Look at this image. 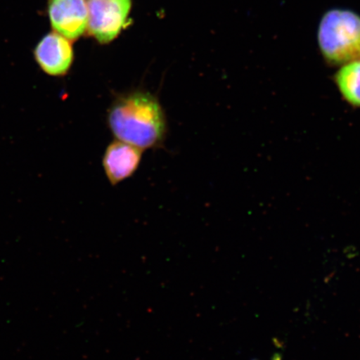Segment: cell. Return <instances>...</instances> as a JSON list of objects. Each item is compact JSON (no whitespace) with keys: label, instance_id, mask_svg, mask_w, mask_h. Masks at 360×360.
Listing matches in <instances>:
<instances>
[{"label":"cell","instance_id":"1","mask_svg":"<svg viewBox=\"0 0 360 360\" xmlns=\"http://www.w3.org/2000/svg\"><path fill=\"white\" fill-rule=\"evenodd\" d=\"M107 120L116 139L142 150L160 147L167 134L163 107L154 94L143 90L117 96L108 110Z\"/></svg>","mask_w":360,"mask_h":360},{"label":"cell","instance_id":"5","mask_svg":"<svg viewBox=\"0 0 360 360\" xmlns=\"http://www.w3.org/2000/svg\"><path fill=\"white\" fill-rule=\"evenodd\" d=\"M48 13L55 32L68 39H77L87 30V0H48Z\"/></svg>","mask_w":360,"mask_h":360},{"label":"cell","instance_id":"7","mask_svg":"<svg viewBox=\"0 0 360 360\" xmlns=\"http://www.w3.org/2000/svg\"><path fill=\"white\" fill-rule=\"evenodd\" d=\"M335 81L345 101L350 105L360 108V60L342 65Z\"/></svg>","mask_w":360,"mask_h":360},{"label":"cell","instance_id":"3","mask_svg":"<svg viewBox=\"0 0 360 360\" xmlns=\"http://www.w3.org/2000/svg\"><path fill=\"white\" fill-rule=\"evenodd\" d=\"M87 7L88 32L98 42L108 44L124 28L131 0H87Z\"/></svg>","mask_w":360,"mask_h":360},{"label":"cell","instance_id":"2","mask_svg":"<svg viewBox=\"0 0 360 360\" xmlns=\"http://www.w3.org/2000/svg\"><path fill=\"white\" fill-rule=\"evenodd\" d=\"M319 49L325 60L344 65L360 60V16L349 10L335 8L323 15L318 29Z\"/></svg>","mask_w":360,"mask_h":360},{"label":"cell","instance_id":"6","mask_svg":"<svg viewBox=\"0 0 360 360\" xmlns=\"http://www.w3.org/2000/svg\"><path fill=\"white\" fill-rule=\"evenodd\" d=\"M143 150L129 143L112 141L103 156V168L111 186L124 181L136 172L141 163Z\"/></svg>","mask_w":360,"mask_h":360},{"label":"cell","instance_id":"4","mask_svg":"<svg viewBox=\"0 0 360 360\" xmlns=\"http://www.w3.org/2000/svg\"><path fill=\"white\" fill-rule=\"evenodd\" d=\"M34 56L40 69L53 77L69 73L75 57L70 40L56 32L49 33L40 40Z\"/></svg>","mask_w":360,"mask_h":360}]
</instances>
